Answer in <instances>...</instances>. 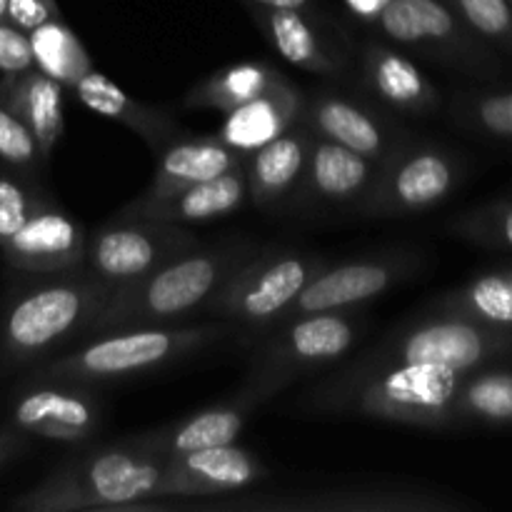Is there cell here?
I'll return each mask as SVG.
<instances>
[{
	"label": "cell",
	"instance_id": "21",
	"mask_svg": "<svg viewBox=\"0 0 512 512\" xmlns=\"http://www.w3.org/2000/svg\"><path fill=\"white\" fill-rule=\"evenodd\" d=\"M63 88L38 68L3 75L0 80V103L30 130L43 158L53 153L65 133Z\"/></svg>",
	"mask_w": 512,
	"mask_h": 512
},
{
	"label": "cell",
	"instance_id": "29",
	"mask_svg": "<svg viewBox=\"0 0 512 512\" xmlns=\"http://www.w3.org/2000/svg\"><path fill=\"white\" fill-rule=\"evenodd\" d=\"M28 38L35 68L58 80L65 88H73L93 68L88 50L83 48L78 35L60 18L45 20L43 25L30 30Z\"/></svg>",
	"mask_w": 512,
	"mask_h": 512
},
{
	"label": "cell",
	"instance_id": "15",
	"mask_svg": "<svg viewBox=\"0 0 512 512\" xmlns=\"http://www.w3.org/2000/svg\"><path fill=\"white\" fill-rule=\"evenodd\" d=\"M378 175V163L345 145L313 135L308 163L288 205L313 208H358Z\"/></svg>",
	"mask_w": 512,
	"mask_h": 512
},
{
	"label": "cell",
	"instance_id": "9",
	"mask_svg": "<svg viewBox=\"0 0 512 512\" xmlns=\"http://www.w3.org/2000/svg\"><path fill=\"white\" fill-rule=\"evenodd\" d=\"M193 245H198V238L185 225L113 218L95 233H88L83 268L110 290H118L138 283Z\"/></svg>",
	"mask_w": 512,
	"mask_h": 512
},
{
	"label": "cell",
	"instance_id": "31",
	"mask_svg": "<svg viewBox=\"0 0 512 512\" xmlns=\"http://www.w3.org/2000/svg\"><path fill=\"white\" fill-rule=\"evenodd\" d=\"M455 315L493 325H512V283L508 275H485L450 300Z\"/></svg>",
	"mask_w": 512,
	"mask_h": 512
},
{
	"label": "cell",
	"instance_id": "17",
	"mask_svg": "<svg viewBox=\"0 0 512 512\" xmlns=\"http://www.w3.org/2000/svg\"><path fill=\"white\" fill-rule=\"evenodd\" d=\"M310 143L313 133L298 120L278 138L245 155V183H248L250 203L258 208L288 203L305 173Z\"/></svg>",
	"mask_w": 512,
	"mask_h": 512
},
{
	"label": "cell",
	"instance_id": "1",
	"mask_svg": "<svg viewBox=\"0 0 512 512\" xmlns=\"http://www.w3.org/2000/svg\"><path fill=\"white\" fill-rule=\"evenodd\" d=\"M190 498L188 485L165 458L133 438L70 460L13 500L20 512H130L140 503Z\"/></svg>",
	"mask_w": 512,
	"mask_h": 512
},
{
	"label": "cell",
	"instance_id": "20",
	"mask_svg": "<svg viewBox=\"0 0 512 512\" xmlns=\"http://www.w3.org/2000/svg\"><path fill=\"white\" fill-rule=\"evenodd\" d=\"M303 100L305 95L288 78L278 80L263 95L225 113L218 138L238 153L250 155L260 145L270 143L283 130L298 123L303 113Z\"/></svg>",
	"mask_w": 512,
	"mask_h": 512
},
{
	"label": "cell",
	"instance_id": "22",
	"mask_svg": "<svg viewBox=\"0 0 512 512\" xmlns=\"http://www.w3.org/2000/svg\"><path fill=\"white\" fill-rule=\"evenodd\" d=\"M168 463L185 480L190 498L243 493L268 478V468L263 465V460L253 450L240 448L238 443L198 450V453L173 458Z\"/></svg>",
	"mask_w": 512,
	"mask_h": 512
},
{
	"label": "cell",
	"instance_id": "37",
	"mask_svg": "<svg viewBox=\"0 0 512 512\" xmlns=\"http://www.w3.org/2000/svg\"><path fill=\"white\" fill-rule=\"evenodd\" d=\"M50 18H60L55 0H8V20L25 33H30Z\"/></svg>",
	"mask_w": 512,
	"mask_h": 512
},
{
	"label": "cell",
	"instance_id": "27",
	"mask_svg": "<svg viewBox=\"0 0 512 512\" xmlns=\"http://www.w3.org/2000/svg\"><path fill=\"white\" fill-rule=\"evenodd\" d=\"M253 10L255 23L265 33V38L273 43V48L283 55L295 68H303L315 75H335L340 70L338 58H333L325 48L323 38L310 23V18L300 10Z\"/></svg>",
	"mask_w": 512,
	"mask_h": 512
},
{
	"label": "cell",
	"instance_id": "42",
	"mask_svg": "<svg viewBox=\"0 0 512 512\" xmlns=\"http://www.w3.org/2000/svg\"><path fill=\"white\" fill-rule=\"evenodd\" d=\"M508 278H510V283H512V275H508Z\"/></svg>",
	"mask_w": 512,
	"mask_h": 512
},
{
	"label": "cell",
	"instance_id": "39",
	"mask_svg": "<svg viewBox=\"0 0 512 512\" xmlns=\"http://www.w3.org/2000/svg\"><path fill=\"white\" fill-rule=\"evenodd\" d=\"M345 3H348V8L353 10V13H358L360 18L375 20L380 10H383L390 0H345Z\"/></svg>",
	"mask_w": 512,
	"mask_h": 512
},
{
	"label": "cell",
	"instance_id": "24",
	"mask_svg": "<svg viewBox=\"0 0 512 512\" xmlns=\"http://www.w3.org/2000/svg\"><path fill=\"white\" fill-rule=\"evenodd\" d=\"M363 78L368 88L393 110L425 115L438 103V90L423 70L400 50L383 43H368L363 50Z\"/></svg>",
	"mask_w": 512,
	"mask_h": 512
},
{
	"label": "cell",
	"instance_id": "3",
	"mask_svg": "<svg viewBox=\"0 0 512 512\" xmlns=\"http://www.w3.org/2000/svg\"><path fill=\"white\" fill-rule=\"evenodd\" d=\"M258 250L260 245L250 240L193 245L138 283L113 290L90 335L133 325H168L200 315L225 280Z\"/></svg>",
	"mask_w": 512,
	"mask_h": 512
},
{
	"label": "cell",
	"instance_id": "38",
	"mask_svg": "<svg viewBox=\"0 0 512 512\" xmlns=\"http://www.w3.org/2000/svg\"><path fill=\"white\" fill-rule=\"evenodd\" d=\"M248 8H265V10H313V0H243Z\"/></svg>",
	"mask_w": 512,
	"mask_h": 512
},
{
	"label": "cell",
	"instance_id": "33",
	"mask_svg": "<svg viewBox=\"0 0 512 512\" xmlns=\"http://www.w3.org/2000/svg\"><path fill=\"white\" fill-rule=\"evenodd\" d=\"M43 195L33 193L28 183L8 173H0V243L10 238L25 223Z\"/></svg>",
	"mask_w": 512,
	"mask_h": 512
},
{
	"label": "cell",
	"instance_id": "34",
	"mask_svg": "<svg viewBox=\"0 0 512 512\" xmlns=\"http://www.w3.org/2000/svg\"><path fill=\"white\" fill-rule=\"evenodd\" d=\"M453 3L478 33L503 38L512 30L510 0H453Z\"/></svg>",
	"mask_w": 512,
	"mask_h": 512
},
{
	"label": "cell",
	"instance_id": "4",
	"mask_svg": "<svg viewBox=\"0 0 512 512\" xmlns=\"http://www.w3.org/2000/svg\"><path fill=\"white\" fill-rule=\"evenodd\" d=\"M243 333L225 320H205L198 325H133L93 333L85 343L70 345L60 355L43 360L33 378L63 383L95 385L135 378L173 365L208 345Z\"/></svg>",
	"mask_w": 512,
	"mask_h": 512
},
{
	"label": "cell",
	"instance_id": "41",
	"mask_svg": "<svg viewBox=\"0 0 512 512\" xmlns=\"http://www.w3.org/2000/svg\"><path fill=\"white\" fill-rule=\"evenodd\" d=\"M8 20V0H0V23Z\"/></svg>",
	"mask_w": 512,
	"mask_h": 512
},
{
	"label": "cell",
	"instance_id": "35",
	"mask_svg": "<svg viewBox=\"0 0 512 512\" xmlns=\"http://www.w3.org/2000/svg\"><path fill=\"white\" fill-rule=\"evenodd\" d=\"M30 68H35V63L28 33L10 20H3L0 23V73L15 75Z\"/></svg>",
	"mask_w": 512,
	"mask_h": 512
},
{
	"label": "cell",
	"instance_id": "25",
	"mask_svg": "<svg viewBox=\"0 0 512 512\" xmlns=\"http://www.w3.org/2000/svg\"><path fill=\"white\" fill-rule=\"evenodd\" d=\"M245 155L215 138H175L158 153L153 183L143 195H163L183 185L218 178L235 168H243Z\"/></svg>",
	"mask_w": 512,
	"mask_h": 512
},
{
	"label": "cell",
	"instance_id": "19",
	"mask_svg": "<svg viewBox=\"0 0 512 512\" xmlns=\"http://www.w3.org/2000/svg\"><path fill=\"white\" fill-rule=\"evenodd\" d=\"M248 415V405L235 398L230 403L205 408L200 413H193L190 418L170 423L165 428H158L153 433L140 435V438L133 440L143 450L158 455V458H183V455L198 453V450L238 443Z\"/></svg>",
	"mask_w": 512,
	"mask_h": 512
},
{
	"label": "cell",
	"instance_id": "6",
	"mask_svg": "<svg viewBox=\"0 0 512 512\" xmlns=\"http://www.w3.org/2000/svg\"><path fill=\"white\" fill-rule=\"evenodd\" d=\"M265 333L270 335L253 353L245 383L235 395L250 410L280 393L298 375L343 358L360 338V320L353 310L298 315Z\"/></svg>",
	"mask_w": 512,
	"mask_h": 512
},
{
	"label": "cell",
	"instance_id": "32",
	"mask_svg": "<svg viewBox=\"0 0 512 512\" xmlns=\"http://www.w3.org/2000/svg\"><path fill=\"white\" fill-rule=\"evenodd\" d=\"M0 160L20 170L38 168L40 160H45L30 130L3 103H0Z\"/></svg>",
	"mask_w": 512,
	"mask_h": 512
},
{
	"label": "cell",
	"instance_id": "12",
	"mask_svg": "<svg viewBox=\"0 0 512 512\" xmlns=\"http://www.w3.org/2000/svg\"><path fill=\"white\" fill-rule=\"evenodd\" d=\"M415 268L413 255L405 250L380 255H363V258L345 260V263H325L313 278L308 280L298 298L293 300L283 318L275 325L285 323L298 315L313 313H343L363 305L365 300L380 298L403 283ZM273 325V328H275Z\"/></svg>",
	"mask_w": 512,
	"mask_h": 512
},
{
	"label": "cell",
	"instance_id": "30",
	"mask_svg": "<svg viewBox=\"0 0 512 512\" xmlns=\"http://www.w3.org/2000/svg\"><path fill=\"white\" fill-rule=\"evenodd\" d=\"M458 415L483 420H512V375L483 373L460 383Z\"/></svg>",
	"mask_w": 512,
	"mask_h": 512
},
{
	"label": "cell",
	"instance_id": "14",
	"mask_svg": "<svg viewBox=\"0 0 512 512\" xmlns=\"http://www.w3.org/2000/svg\"><path fill=\"white\" fill-rule=\"evenodd\" d=\"M300 123L318 138L345 145L375 163H380L405 138V130L395 128L370 105L338 90H318L315 95H305Z\"/></svg>",
	"mask_w": 512,
	"mask_h": 512
},
{
	"label": "cell",
	"instance_id": "28",
	"mask_svg": "<svg viewBox=\"0 0 512 512\" xmlns=\"http://www.w3.org/2000/svg\"><path fill=\"white\" fill-rule=\"evenodd\" d=\"M283 78L285 75L275 70L273 65L260 63V60H245V63L228 65V68L218 70L208 80H203L198 88L185 95V105L188 108L230 113V110L263 95L265 90H270Z\"/></svg>",
	"mask_w": 512,
	"mask_h": 512
},
{
	"label": "cell",
	"instance_id": "8",
	"mask_svg": "<svg viewBox=\"0 0 512 512\" xmlns=\"http://www.w3.org/2000/svg\"><path fill=\"white\" fill-rule=\"evenodd\" d=\"M98 428L100 405L90 385L33 378L0 425V465L23 453L30 440L83 443Z\"/></svg>",
	"mask_w": 512,
	"mask_h": 512
},
{
	"label": "cell",
	"instance_id": "13",
	"mask_svg": "<svg viewBox=\"0 0 512 512\" xmlns=\"http://www.w3.org/2000/svg\"><path fill=\"white\" fill-rule=\"evenodd\" d=\"M85 238L88 230L78 220L55 208L50 200L40 198L25 223L5 243H0V250L15 270L60 275L83 268Z\"/></svg>",
	"mask_w": 512,
	"mask_h": 512
},
{
	"label": "cell",
	"instance_id": "26",
	"mask_svg": "<svg viewBox=\"0 0 512 512\" xmlns=\"http://www.w3.org/2000/svg\"><path fill=\"white\" fill-rule=\"evenodd\" d=\"M375 23L388 40L413 48H450L460 40L458 20L440 0H390Z\"/></svg>",
	"mask_w": 512,
	"mask_h": 512
},
{
	"label": "cell",
	"instance_id": "2",
	"mask_svg": "<svg viewBox=\"0 0 512 512\" xmlns=\"http://www.w3.org/2000/svg\"><path fill=\"white\" fill-rule=\"evenodd\" d=\"M465 373L438 365L373 363L360 358L343 373L308 390L313 413L360 415L403 425H438L458 418V393Z\"/></svg>",
	"mask_w": 512,
	"mask_h": 512
},
{
	"label": "cell",
	"instance_id": "5",
	"mask_svg": "<svg viewBox=\"0 0 512 512\" xmlns=\"http://www.w3.org/2000/svg\"><path fill=\"white\" fill-rule=\"evenodd\" d=\"M113 290L85 268L25 290L0 320V360L30 365L53 358L75 340L90 335Z\"/></svg>",
	"mask_w": 512,
	"mask_h": 512
},
{
	"label": "cell",
	"instance_id": "23",
	"mask_svg": "<svg viewBox=\"0 0 512 512\" xmlns=\"http://www.w3.org/2000/svg\"><path fill=\"white\" fill-rule=\"evenodd\" d=\"M73 90L85 108L103 115V118L118 120L125 128L135 130V133H138L150 148L158 150V153L165 145H170L175 138L183 135V128L175 123L173 115L130 98L125 90H120L113 80L105 78V75L98 73L95 68H90L88 73L73 85Z\"/></svg>",
	"mask_w": 512,
	"mask_h": 512
},
{
	"label": "cell",
	"instance_id": "18",
	"mask_svg": "<svg viewBox=\"0 0 512 512\" xmlns=\"http://www.w3.org/2000/svg\"><path fill=\"white\" fill-rule=\"evenodd\" d=\"M205 508L223 510H320V512H395V510H433L448 508V503H438L433 495L405 485H355L350 490H330V493L308 495V498L285 500H228L213 503Z\"/></svg>",
	"mask_w": 512,
	"mask_h": 512
},
{
	"label": "cell",
	"instance_id": "10",
	"mask_svg": "<svg viewBox=\"0 0 512 512\" xmlns=\"http://www.w3.org/2000/svg\"><path fill=\"white\" fill-rule=\"evenodd\" d=\"M455 160L438 145L418 143L405 135L378 163V175L358 213L368 218H403L423 213L450 195L455 185Z\"/></svg>",
	"mask_w": 512,
	"mask_h": 512
},
{
	"label": "cell",
	"instance_id": "11",
	"mask_svg": "<svg viewBox=\"0 0 512 512\" xmlns=\"http://www.w3.org/2000/svg\"><path fill=\"white\" fill-rule=\"evenodd\" d=\"M498 340L483 325L465 315L428 318L393 330L375 345L365 360L398 365H438V368L470 373L495 350Z\"/></svg>",
	"mask_w": 512,
	"mask_h": 512
},
{
	"label": "cell",
	"instance_id": "36",
	"mask_svg": "<svg viewBox=\"0 0 512 512\" xmlns=\"http://www.w3.org/2000/svg\"><path fill=\"white\" fill-rule=\"evenodd\" d=\"M475 120L488 133L512 138V93L488 95L475 105Z\"/></svg>",
	"mask_w": 512,
	"mask_h": 512
},
{
	"label": "cell",
	"instance_id": "40",
	"mask_svg": "<svg viewBox=\"0 0 512 512\" xmlns=\"http://www.w3.org/2000/svg\"><path fill=\"white\" fill-rule=\"evenodd\" d=\"M498 235L512 248V208L498 218Z\"/></svg>",
	"mask_w": 512,
	"mask_h": 512
},
{
	"label": "cell",
	"instance_id": "16",
	"mask_svg": "<svg viewBox=\"0 0 512 512\" xmlns=\"http://www.w3.org/2000/svg\"><path fill=\"white\" fill-rule=\"evenodd\" d=\"M248 198L245 165L218 178L183 185L163 195H140L125 205L115 218H145L170 225H193L225 218Z\"/></svg>",
	"mask_w": 512,
	"mask_h": 512
},
{
	"label": "cell",
	"instance_id": "7",
	"mask_svg": "<svg viewBox=\"0 0 512 512\" xmlns=\"http://www.w3.org/2000/svg\"><path fill=\"white\" fill-rule=\"evenodd\" d=\"M325 263L320 255L303 250L260 248L225 280L200 318L225 320L248 333L270 330Z\"/></svg>",
	"mask_w": 512,
	"mask_h": 512
}]
</instances>
